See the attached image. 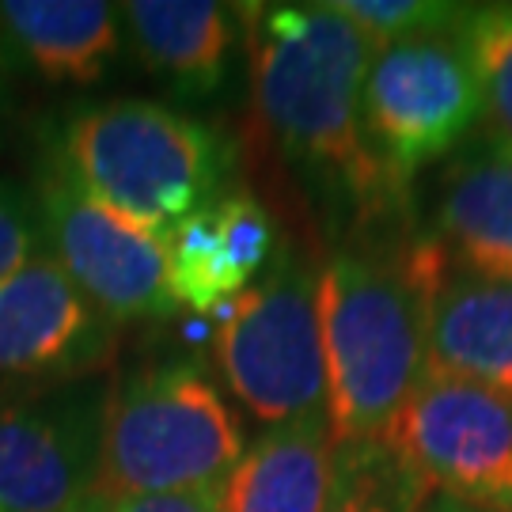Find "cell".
I'll return each mask as SVG.
<instances>
[{
  "label": "cell",
  "mask_w": 512,
  "mask_h": 512,
  "mask_svg": "<svg viewBox=\"0 0 512 512\" xmlns=\"http://www.w3.org/2000/svg\"><path fill=\"white\" fill-rule=\"evenodd\" d=\"M236 16L255 110L281 152L361 220L387 217L403 186L372 156L361 122L372 42L330 4H239Z\"/></svg>",
  "instance_id": "cell-1"
},
{
  "label": "cell",
  "mask_w": 512,
  "mask_h": 512,
  "mask_svg": "<svg viewBox=\"0 0 512 512\" xmlns=\"http://www.w3.org/2000/svg\"><path fill=\"white\" fill-rule=\"evenodd\" d=\"M448 258L433 239L399 255L334 251L319 270L334 448L384 444L425 376L429 293Z\"/></svg>",
  "instance_id": "cell-2"
},
{
  "label": "cell",
  "mask_w": 512,
  "mask_h": 512,
  "mask_svg": "<svg viewBox=\"0 0 512 512\" xmlns=\"http://www.w3.org/2000/svg\"><path fill=\"white\" fill-rule=\"evenodd\" d=\"M46 164L95 202L167 239L224 198L232 145L186 110L114 99L65 114L46 137Z\"/></svg>",
  "instance_id": "cell-3"
},
{
  "label": "cell",
  "mask_w": 512,
  "mask_h": 512,
  "mask_svg": "<svg viewBox=\"0 0 512 512\" xmlns=\"http://www.w3.org/2000/svg\"><path fill=\"white\" fill-rule=\"evenodd\" d=\"M243 459V429L194 357L122 372L107 395L99 494L141 497L220 486Z\"/></svg>",
  "instance_id": "cell-4"
},
{
  "label": "cell",
  "mask_w": 512,
  "mask_h": 512,
  "mask_svg": "<svg viewBox=\"0 0 512 512\" xmlns=\"http://www.w3.org/2000/svg\"><path fill=\"white\" fill-rule=\"evenodd\" d=\"M220 380L266 425L327 414V357L319 319V274L289 247L258 289L236 296L213 330Z\"/></svg>",
  "instance_id": "cell-5"
},
{
  "label": "cell",
  "mask_w": 512,
  "mask_h": 512,
  "mask_svg": "<svg viewBox=\"0 0 512 512\" xmlns=\"http://www.w3.org/2000/svg\"><path fill=\"white\" fill-rule=\"evenodd\" d=\"M482 118V95L456 27L380 46L361 92L372 156L403 186L463 145Z\"/></svg>",
  "instance_id": "cell-6"
},
{
  "label": "cell",
  "mask_w": 512,
  "mask_h": 512,
  "mask_svg": "<svg viewBox=\"0 0 512 512\" xmlns=\"http://www.w3.org/2000/svg\"><path fill=\"white\" fill-rule=\"evenodd\" d=\"M46 255L114 327L164 319L179 308L167 285V239L95 202L54 164H38L31 186Z\"/></svg>",
  "instance_id": "cell-7"
},
{
  "label": "cell",
  "mask_w": 512,
  "mask_h": 512,
  "mask_svg": "<svg viewBox=\"0 0 512 512\" xmlns=\"http://www.w3.org/2000/svg\"><path fill=\"white\" fill-rule=\"evenodd\" d=\"M384 448L421 486L512 512V399L490 387L425 368Z\"/></svg>",
  "instance_id": "cell-8"
},
{
  "label": "cell",
  "mask_w": 512,
  "mask_h": 512,
  "mask_svg": "<svg viewBox=\"0 0 512 512\" xmlns=\"http://www.w3.org/2000/svg\"><path fill=\"white\" fill-rule=\"evenodd\" d=\"M107 376L0 395V512H73L99 494Z\"/></svg>",
  "instance_id": "cell-9"
},
{
  "label": "cell",
  "mask_w": 512,
  "mask_h": 512,
  "mask_svg": "<svg viewBox=\"0 0 512 512\" xmlns=\"http://www.w3.org/2000/svg\"><path fill=\"white\" fill-rule=\"evenodd\" d=\"M118 327L50 255L0 281V395L103 376Z\"/></svg>",
  "instance_id": "cell-10"
},
{
  "label": "cell",
  "mask_w": 512,
  "mask_h": 512,
  "mask_svg": "<svg viewBox=\"0 0 512 512\" xmlns=\"http://www.w3.org/2000/svg\"><path fill=\"white\" fill-rule=\"evenodd\" d=\"M122 54V8L103 0H4L0 69L46 84H99Z\"/></svg>",
  "instance_id": "cell-11"
},
{
  "label": "cell",
  "mask_w": 512,
  "mask_h": 512,
  "mask_svg": "<svg viewBox=\"0 0 512 512\" xmlns=\"http://www.w3.org/2000/svg\"><path fill=\"white\" fill-rule=\"evenodd\" d=\"M425 368L512 399V281L444 266L429 293Z\"/></svg>",
  "instance_id": "cell-12"
},
{
  "label": "cell",
  "mask_w": 512,
  "mask_h": 512,
  "mask_svg": "<svg viewBox=\"0 0 512 512\" xmlns=\"http://www.w3.org/2000/svg\"><path fill=\"white\" fill-rule=\"evenodd\" d=\"M236 8L220 0H129L122 27L137 57L179 99H209L224 88L236 46Z\"/></svg>",
  "instance_id": "cell-13"
},
{
  "label": "cell",
  "mask_w": 512,
  "mask_h": 512,
  "mask_svg": "<svg viewBox=\"0 0 512 512\" xmlns=\"http://www.w3.org/2000/svg\"><path fill=\"white\" fill-rule=\"evenodd\" d=\"M433 243L467 274L512 281V148L486 141L448 167L437 190Z\"/></svg>",
  "instance_id": "cell-14"
},
{
  "label": "cell",
  "mask_w": 512,
  "mask_h": 512,
  "mask_svg": "<svg viewBox=\"0 0 512 512\" xmlns=\"http://www.w3.org/2000/svg\"><path fill=\"white\" fill-rule=\"evenodd\" d=\"M334 456L327 414L270 425L224 478V512H323Z\"/></svg>",
  "instance_id": "cell-15"
},
{
  "label": "cell",
  "mask_w": 512,
  "mask_h": 512,
  "mask_svg": "<svg viewBox=\"0 0 512 512\" xmlns=\"http://www.w3.org/2000/svg\"><path fill=\"white\" fill-rule=\"evenodd\" d=\"M167 285H171L175 304L198 311V315H213L220 304L247 293V281L236 274V266L224 255L217 205L183 220L167 236Z\"/></svg>",
  "instance_id": "cell-16"
},
{
  "label": "cell",
  "mask_w": 512,
  "mask_h": 512,
  "mask_svg": "<svg viewBox=\"0 0 512 512\" xmlns=\"http://www.w3.org/2000/svg\"><path fill=\"white\" fill-rule=\"evenodd\" d=\"M456 35L475 69L490 141L512 148V4L463 8Z\"/></svg>",
  "instance_id": "cell-17"
},
{
  "label": "cell",
  "mask_w": 512,
  "mask_h": 512,
  "mask_svg": "<svg viewBox=\"0 0 512 512\" xmlns=\"http://www.w3.org/2000/svg\"><path fill=\"white\" fill-rule=\"evenodd\" d=\"M410 490L414 478L384 444H349L334 456V482L323 512H403Z\"/></svg>",
  "instance_id": "cell-18"
},
{
  "label": "cell",
  "mask_w": 512,
  "mask_h": 512,
  "mask_svg": "<svg viewBox=\"0 0 512 512\" xmlns=\"http://www.w3.org/2000/svg\"><path fill=\"white\" fill-rule=\"evenodd\" d=\"M330 8L349 19L376 50L403 38L452 31L463 16V4H437V0H334Z\"/></svg>",
  "instance_id": "cell-19"
},
{
  "label": "cell",
  "mask_w": 512,
  "mask_h": 512,
  "mask_svg": "<svg viewBox=\"0 0 512 512\" xmlns=\"http://www.w3.org/2000/svg\"><path fill=\"white\" fill-rule=\"evenodd\" d=\"M220 239H224V255L236 266V274L251 285V277L266 270L270 251H274V224L266 217V209L251 194H224L217 202Z\"/></svg>",
  "instance_id": "cell-20"
},
{
  "label": "cell",
  "mask_w": 512,
  "mask_h": 512,
  "mask_svg": "<svg viewBox=\"0 0 512 512\" xmlns=\"http://www.w3.org/2000/svg\"><path fill=\"white\" fill-rule=\"evenodd\" d=\"M38 255H46V236L35 194L12 179H0V281L31 266Z\"/></svg>",
  "instance_id": "cell-21"
},
{
  "label": "cell",
  "mask_w": 512,
  "mask_h": 512,
  "mask_svg": "<svg viewBox=\"0 0 512 512\" xmlns=\"http://www.w3.org/2000/svg\"><path fill=\"white\" fill-rule=\"evenodd\" d=\"M107 512H224V482L220 486H198V490H179V494L107 497Z\"/></svg>",
  "instance_id": "cell-22"
},
{
  "label": "cell",
  "mask_w": 512,
  "mask_h": 512,
  "mask_svg": "<svg viewBox=\"0 0 512 512\" xmlns=\"http://www.w3.org/2000/svg\"><path fill=\"white\" fill-rule=\"evenodd\" d=\"M403 512H490V509H478V505H467V501L444 494V490H433V486H421V482H414L410 501H406Z\"/></svg>",
  "instance_id": "cell-23"
},
{
  "label": "cell",
  "mask_w": 512,
  "mask_h": 512,
  "mask_svg": "<svg viewBox=\"0 0 512 512\" xmlns=\"http://www.w3.org/2000/svg\"><path fill=\"white\" fill-rule=\"evenodd\" d=\"M8 110H12V92H8V73L0 69V137H4V122H8Z\"/></svg>",
  "instance_id": "cell-24"
},
{
  "label": "cell",
  "mask_w": 512,
  "mask_h": 512,
  "mask_svg": "<svg viewBox=\"0 0 512 512\" xmlns=\"http://www.w3.org/2000/svg\"><path fill=\"white\" fill-rule=\"evenodd\" d=\"M73 512H107V497H103V494L88 497V501H84V505H76Z\"/></svg>",
  "instance_id": "cell-25"
}]
</instances>
